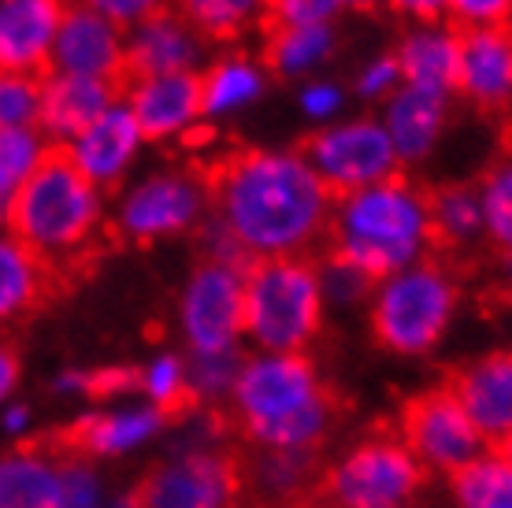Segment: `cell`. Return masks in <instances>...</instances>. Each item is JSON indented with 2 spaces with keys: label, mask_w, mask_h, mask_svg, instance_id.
Returning a JSON list of instances; mask_svg holds the SVG:
<instances>
[{
  "label": "cell",
  "mask_w": 512,
  "mask_h": 508,
  "mask_svg": "<svg viewBox=\"0 0 512 508\" xmlns=\"http://www.w3.org/2000/svg\"><path fill=\"white\" fill-rule=\"evenodd\" d=\"M212 216L234 234L245 260L312 256L327 242L334 193L301 149H238L212 175Z\"/></svg>",
  "instance_id": "6da1fadb"
},
{
  "label": "cell",
  "mask_w": 512,
  "mask_h": 508,
  "mask_svg": "<svg viewBox=\"0 0 512 508\" xmlns=\"http://www.w3.org/2000/svg\"><path fill=\"white\" fill-rule=\"evenodd\" d=\"M431 249V190H423L409 175L334 197L327 253L357 264L375 282L427 260Z\"/></svg>",
  "instance_id": "7a4b0ae2"
},
{
  "label": "cell",
  "mask_w": 512,
  "mask_h": 508,
  "mask_svg": "<svg viewBox=\"0 0 512 508\" xmlns=\"http://www.w3.org/2000/svg\"><path fill=\"white\" fill-rule=\"evenodd\" d=\"M227 405L253 449H320L334 423V401L305 353L245 356Z\"/></svg>",
  "instance_id": "3957f363"
},
{
  "label": "cell",
  "mask_w": 512,
  "mask_h": 508,
  "mask_svg": "<svg viewBox=\"0 0 512 508\" xmlns=\"http://www.w3.org/2000/svg\"><path fill=\"white\" fill-rule=\"evenodd\" d=\"M104 223V190L78 175L60 149L26 178L15 197L12 234L49 267L75 260L97 242Z\"/></svg>",
  "instance_id": "277c9868"
},
{
  "label": "cell",
  "mask_w": 512,
  "mask_h": 508,
  "mask_svg": "<svg viewBox=\"0 0 512 508\" xmlns=\"http://www.w3.org/2000/svg\"><path fill=\"white\" fill-rule=\"evenodd\" d=\"M327 301L316 256L253 260L245 267V342L256 353H308L320 338Z\"/></svg>",
  "instance_id": "5b68a950"
},
{
  "label": "cell",
  "mask_w": 512,
  "mask_h": 508,
  "mask_svg": "<svg viewBox=\"0 0 512 508\" xmlns=\"http://www.w3.org/2000/svg\"><path fill=\"white\" fill-rule=\"evenodd\" d=\"M461 286L438 260L394 271L375 282L368 301V323L375 342L394 356H427L457 319Z\"/></svg>",
  "instance_id": "8992f818"
},
{
  "label": "cell",
  "mask_w": 512,
  "mask_h": 508,
  "mask_svg": "<svg viewBox=\"0 0 512 508\" xmlns=\"http://www.w3.org/2000/svg\"><path fill=\"white\" fill-rule=\"evenodd\" d=\"M208 212H212L208 175H197L186 167H164L119 190L116 230L130 242L153 245L193 234Z\"/></svg>",
  "instance_id": "52a82bcc"
},
{
  "label": "cell",
  "mask_w": 512,
  "mask_h": 508,
  "mask_svg": "<svg viewBox=\"0 0 512 508\" xmlns=\"http://www.w3.org/2000/svg\"><path fill=\"white\" fill-rule=\"evenodd\" d=\"M420 460L394 434L364 438L346 449L323 475V494L334 508H394L420 494Z\"/></svg>",
  "instance_id": "ba28073f"
},
{
  "label": "cell",
  "mask_w": 512,
  "mask_h": 508,
  "mask_svg": "<svg viewBox=\"0 0 512 508\" xmlns=\"http://www.w3.org/2000/svg\"><path fill=\"white\" fill-rule=\"evenodd\" d=\"M301 153L334 197H346V193L405 171L379 115H349V119H334L327 127H316Z\"/></svg>",
  "instance_id": "9c48e42d"
},
{
  "label": "cell",
  "mask_w": 512,
  "mask_h": 508,
  "mask_svg": "<svg viewBox=\"0 0 512 508\" xmlns=\"http://www.w3.org/2000/svg\"><path fill=\"white\" fill-rule=\"evenodd\" d=\"M186 353H231L245 342V267L201 260L179 293Z\"/></svg>",
  "instance_id": "30bf717a"
},
{
  "label": "cell",
  "mask_w": 512,
  "mask_h": 508,
  "mask_svg": "<svg viewBox=\"0 0 512 508\" xmlns=\"http://www.w3.org/2000/svg\"><path fill=\"white\" fill-rule=\"evenodd\" d=\"M134 490L138 508H234L242 468L216 445H175Z\"/></svg>",
  "instance_id": "8fae6325"
},
{
  "label": "cell",
  "mask_w": 512,
  "mask_h": 508,
  "mask_svg": "<svg viewBox=\"0 0 512 508\" xmlns=\"http://www.w3.org/2000/svg\"><path fill=\"white\" fill-rule=\"evenodd\" d=\"M401 442L409 445V453L420 460L423 471H438V475L461 471L487 449V438L475 431V423L468 420V412L449 386L427 390L405 405Z\"/></svg>",
  "instance_id": "7c38bea8"
},
{
  "label": "cell",
  "mask_w": 512,
  "mask_h": 508,
  "mask_svg": "<svg viewBox=\"0 0 512 508\" xmlns=\"http://www.w3.org/2000/svg\"><path fill=\"white\" fill-rule=\"evenodd\" d=\"M145 145L149 141L141 134L138 119L130 115L127 101L119 97L82 134H75L67 145H60V153L75 164L78 175H86L97 190L108 193V190H123V182L138 167Z\"/></svg>",
  "instance_id": "4fadbf2b"
},
{
  "label": "cell",
  "mask_w": 512,
  "mask_h": 508,
  "mask_svg": "<svg viewBox=\"0 0 512 508\" xmlns=\"http://www.w3.org/2000/svg\"><path fill=\"white\" fill-rule=\"evenodd\" d=\"M49 71L127 82V30L71 0L64 23L56 30Z\"/></svg>",
  "instance_id": "5bb4252c"
},
{
  "label": "cell",
  "mask_w": 512,
  "mask_h": 508,
  "mask_svg": "<svg viewBox=\"0 0 512 508\" xmlns=\"http://www.w3.org/2000/svg\"><path fill=\"white\" fill-rule=\"evenodd\" d=\"M123 101L138 119L149 145L193 138L205 123V101H201V75H153L127 78Z\"/></svg>",
  "instance_id": "9a60e30c"
},
{
  "label": "cell",
  "mask_w": 512,
  "mask_h": 508,
  "mask_svg": "<svg viewBox=\"0 0 512 508\" xmlns=\"http://www.w3.org/2000/svg\"><path fill=\"white\" fill-rule=\"evenodd\" d=\"M167 423H171V412L138 397V401L101 408V412H86L67 438L75 453L101 464V460H127L145 453L167 434Z\"/></svg>",
  "instance_id": "2e32d148"
},
{
  "label": "cell",
  "mask_w": 512,
  "mask_h": 508,
  "mask_svg": "<svg viewBox=\"0 0 512 508\" xmlns=\"http://www.w3.org/2000/svg\"><path fill=\"white\" fill-rule=\"evenodd\" d=\"M208 64V41L175 8L127 30V78L201 75Z\"/></svg>",
  "instance_id": "e0dca14e"
},
{
  "label": "cell",
  "mask_w": 512,
  "mask_h": 508,
  "mask_svg": "<svg viewBox=\"0 0 512 508\" xmlns=\"http://www.w3.org/2000/svg\"><path fill=\"white\" fill-rule=\"evenodd\" d=\"M457 97L483 112L512 108V26L461 30Z\"/></svg>",
  "instance_id": "ac0fdd59"
},
{
  "label": "cell",
  "mask_w": 512,
  "mask_h": 508,
  "mask_svg": "<svg viewBox=\"0 0 512 508\" xmlns=\"http://www.w3.org/2000/svg\"><path fill=\"white\" fill-rule=\"evenodd\" d=\"M119 97H123V82L45 71L41 75L38 130L49 138L52 149H60V145H67L75 134L90 127L97 115L108 112Z\"/></svg>",
  "instance_id": "d6986e66"
},
{
  "label": "cell",
  "mask_w": 512,
  "mask_h": 508,
  "mask_svg": "<svg viewBox=\"0 0 512 508\" xmlns=\"http://www.w3.org/2000/svg\"><path fill=\"white\" fill-rule=\"evenodd\" d=\"M71 0H0V71L45 75Z\"/></svg>",
  "instance_id": "ffe728a7"
},
{
  "label": "cell",
  "mask_w": 512,
  "mask_h": 508,
  "mask_svg": "<svg viewBox=\"0 0 512 508\" xmlns=\"http://www.w3.org/2000/svg\"><path fill=\"white\" fill-rule=\"evenodd\" d=\"M449 104L453 97L416 86H397L394 97H386L379 123H383L401 167H416L435 156L438 141L449 127Z\"/></svg>",
  "instance_id": "44dd1931"
},
{
  "label": "cell",
  "mask_w": 512,
  "mask_h": 508,
  "mask_svg": "<svg viewBox=\"0 0 512 508\" xmlns=\"http://www.w3.org/2000/svg\"><path fill=\"white\" fill-rule=\"evenodd\" d=\"M449 390L487 445H498L512 431V349H498L464 364Z\"/></svg>",
  "instance_id": "7402d4cb"
},
{
  "label": "cell",
  "mask_w": 512,
  "mask_h": 508,
  "mask_svg": "<svg viewBox=\"0 0 512 508\" xmlns=\"http://www.w3.org/2000/svg\"><path fill=\"white\" fill-rule=\"evenodd\" d=\"M397 67L401 82L416 89H431L442 97H457V71H461V30L438 23H412L397 41Z\"/></svg>",
  "instance_id": "603a6c76"
},
{
  "label": "cell",
  "mask_w": 512,
  "mask_h": 508,
  "mask_svg": "<svg viewBox=\"0 0 512 508\" xmlns=\"http://www.w3.org/2000/svg\"><path fill=\"white\" fill-rule=\"evenodd\" d=\"M271 71L253 52H223L208 60L201 71V101H205V123H223L249 112L264 101Z\"/></svg>",
  "instance_id": "cb8c5ba5"
},
{
  "label": "cell",
  "mask_w": 512,
  "mask_h": 508,
  "mask_svg": "<svg viewBox=\"0 0 512 508\" xmlns=\"http://www.w3.org/2000/svg\"><path fill=\"white\" fill-rule=\"evenodd\" d=\"M338 52V26H268L264 30V52L260 60L275 78L286 82H305L316 78Z\"/></svg>",
  "instance_id": "d4e9b609"
},
{
  "label": "cell",
  "mask_w": 512,
  "mask_h": 508,
  "mask_svg": "<svg viewBox=\"0 0 512 508\" xmlns=\"http://www.w3.org/2000/svg\"><path fill=\"white\" fill-rule=\"evenodd\" d=\"M242 486L264 508H290L316 486V449H256Z\"/></svg>",
  "instance_id": "484cf974"
},
{
  "label": "cell",
  "mask_w": 512,
  "mask_h": 508,
  "mask_svg": "<svg viewBox=\"0 0 512 508\" xmlns=\"http://www.w3.org/2000/svg\"><path fill=\"white\" fill-rule=\"evenodd\" d=\"M60 457L41 445L0 449V508H56Z\"/></svg>",
  "instance_id": "4316f807"
},
{
  "label": "cell",
  "mask_w": 512,
  "mask_h": 508,
  "mask_svg": "<svg viewBox=\"0 0 512 508\" xmlns=\"http://www.w3.org/2000/svg\"><path fill=\"white\" fill-rule=\"evenodd\" d=\"M49 264L30 253L12 230H0V327L19 323L45 301Z\"/></svg>",
  "instance_id": "83f0119b"
},
{
  "label": "cell",
  "mask_w": 512,
  "mask_h": 508,
  "mask_svg": "<svg viewBox=\"0 0 512 508\" xmlns=\"http://www.w3.org/2000/svg\"><path fill=\"white\" fill-rule=\"evenodd\" d=\"M271 0H175V12L208 41H242L253 30H268Z\"/></svg>",
  "instance_id": "f1b7e54d"
},
{
  "label": "cell",
  "mask_w": 512,
  "mask_h": 508,
  "mask_svg": "<svg viewBox=\"0 0 512 508\" xmlns=\"http://www.w3.org/2000/svg\"><path fill=\"white\" fill-rule=\"evenodd\" d=\"M431 230H435V245L453 253L475 249L483 242V208H479L475 186L449 182L431 190Z\"/></svg>",
  "instance_id": "f546056e"
},
{
  "label": "cell",
  "mask_w": 512,
  "mask_h": 508,
  "mask_svg": "<svg viewBox=\"0 0 512 508\" xmlns=\"http://www.w3.org/2000/svg\"><path fill=\"white\" fill-rule=\"evenodd\" d=\"M52 156L49 138L38 127H4L0 130V230L12 227V208L26 178Z\"/></svg>",
  "instance_id": "4dcf8cb0"
},
{
  "label": "cell",
  "mask_w": 512,
  "mask_h": 508,
  "mask_svg": "<svg viewBox=\"0 0 512 508\" xmlns=\"http://www.w3.org/2000/svg\"><path fill=\"white\" fill-rule=\"evenodd\" d=\"M449 497L457 508H512V464L498 449H483L449 475Z\"/></svg>",
  "instance_id": "1f68e13d"
},
{
  "label": "cell",
  "mask_w": 512,
  "mask_h": 508,
  "mask_svg": "<svg viewBox=\"0 0 512 508\" xmlns=\"http://www.w3.org/2000/svg\"><path fill=\"white\" fill-rule=\"evenodd\" d=\"M245 353H186V405L216 408L227 405L234 394V382L242 371Z\"/></svg>",
  "instance_id": "d6a6232c"
},
{
  "label": "cell",
  "mask_w": 512,
  "mask_h": 508,
  "mask_svg": "<svg viewBox=\"0 0 512 508\" xmlns=\"http://www.w3.org/2000/svg\"><path fill=\"white\" fill-rule=\"evenodd\" d=\"M475 193L483 208V242L494 245V253H512V153L487 167Z\"/></svg>",
  "instance_id": "836d02e7"
},
{
  "label": "cell",
  "mask_w": 512,
  "mask_h": 508,
  "mask_svg": "<svg viewBox=\"0 0 512 508\" xmlns=\"http://www.w3.org/2000/svg\"><path fill=\"white\" fill-rule=\"evenodd\" d=\"M116 483L101 471V464L82 453L60 457V483H56V508H108Z\"/></svg>",
  "instance_id": "e575fe53"
},
{
  "label": "cell",
  "mask_w": 512,
  "mask_h": 508,
  "mask_svg": "<svg viewBox=\"0 0 512 508\" xmlns=\"http://www.w3.org/2000/svg\"><path fill=\"white\" fill-rule=\"evenodd\" d=\"M134 390L141 394V401L164 408V412L186 405V356L175 349L149 356L145 368L134 371Z\"/></svg>",
  "instance_id": "d590c367"
},
{
  "label": "cell",
  "mask_w": 512,
  "mask_h": 508,
  "mask_svg": "<svg viewBox=\"0 0 512 508\" xmlns=\"http://www.w3.org/2000/svg\"><path fill=\"white\" fill-rule=\"evenodd\" d=\"M316 271H320V290L327 308L349 312V308H360L364 301H372L375 279L364 275L357 264H349V260H342V256L334 253H323L316 260Z\"/></svg>",
  "instance_id": "8d00e7d4"
},
{
  "label": "cell",
  "mask_w": 512,
  "mask_h": 508,
  "mask_svg": "<svg viewBox=\"0 0 512 508\" xmlns=\"http://www.w3.org/2000/svg\"><path fill=\"white\" fill-rule=\"evenodd\" d=\"M41 75L0 71V130L4 127H38Z\"/></svg>",
  "instance_id": "74e56055"
},
{
  "label": "cell",
  "mask_w": 512,
  "mask_h": 508,
  "mask_svg": "<svg viewBox=\"0 0 512 508\" xmlns=\"http://www.w3.org/2000/svg\"><path fill=\"white\" fill-rule=\"evenodd\" d=\"M346 104H349V89L342 82H334V78H320V75L305 78L301 89H297V108L316 127H327L334 119H342Z\"/></svg>",
  "instance_id": "f35d334b"
},
{
  "label": "cell",
  "mask_w": 512,
  "mask_h": 508,
  "mask_svg": "<svg viewBox=\"0 0 512 508\" xmlns=\"http://www.w3.org/2000/svg\"><path fill=\"white\" fill-rule=\"evenodd\" d=\"M397 86H405V82H401L397 56L394 52H375L372 60H364V64L357 67V78H353V97L383 104L386 97H394Z\"/></svg>",
  "instance_id": "ab89813d"
},
{
  "label": "cell",
  "mask_w": 512,
  "mask_h": 508,
  "mask_svg": "<svg viewBox=\"0 0 512 508\" xmlns=\"http://www.w3.org/2000/svg\"><path fill=\"white\" fill-rule=\"evenodd\" d=\"M342 15L338 0H271L268 26H316Z\"/></svg>",
  "instance_id": "60d3db41"
},
{
  "label": "cell",
  "mask_w": 512,
  "mask_h": 508,
  "mask_svg": "<svg viewBox=\"0 0 512 508\" xmlns=\"http://www.w3.org/2000/svg\"><path fill=\"white\" fill-rule=\"evenodd\" d=\"M449 23L457 30L512 26V0H449Z\"/></svg>",
  "instance_id": "b9f144b4"
},
{
  "label": "cell",
  "mask_w": 512,
  "mask_h": 508,
  "mask_svg": "<svg viewBox=\"0 0 512 508\" xmlns=\"http://www.w3.org/2000/svg\"><path fill=\"white\" fill-rule=\"evenodd\" d=\"M75 4H86V8H93L104 19H112L123 30L153 19V15L167 12V8H175V0H75Z\"/></svg>",
  "instance_id": "7bdbcfd3"
},
{
  "label": "cell",
  "mask_w": 512,
  "mask_h": 508,
  "mask_svg": "<svg viewBox=\"0 0 512 508\" xmlns=\"http://www.w3.org/2000/svg\"><path fill=\"white\" fill-rule=\"evenodd\" d=\"M197 234V249H201V260H216V264H242L249 267V260H245L242 245L234 242V234L223 223H219L212 212L205 216V223L193 230Z\"/></svg>",
  "instance_id": "ee69618b"
},
{
  "label": "cell",
  "mask_w": 512,
  "mask_h": 508,
  "mask_svg": "<svg viewBox=\"0 0 512 508\" xmlns=\"http://www.w3.org/2000/svg\"><path fill=\"white\" fill-rule=\"evenodd\" d=\"M386 8L405 23H438L449 19V0H383Z\"/></svg>",
  "instance_id": "f6af8a7d"
},
{
  "label": "cell",
  "mask_w": 512,
  "mask_h": 508,
  "mask_svg": "<svg viewBox=\"0 0 512 508\" xmlns=\"http://www.w3.org/2000/svg\"><path fill=\"white\" fill-rule=\"evenodd\" d=\"M30 431H34V408L12 397L8 405L0 408V434L12 445H23L30 438Z\"/></svg>",
  "instance_id": "bcb514c9"
},
{
  "label": "cell",
  "mask_w": 512,
  "mask_h": 508,
  "mask_svg": "<svg viewBox=\"0 0 512 508\" xmlns=\"http://www.w3.org/2000/svg\"><path fill=\"white\" fill-rule=\"evenodd\" d=\"M19 379H23L19 353H15L8 342H0V408L15 397V390H19Z\"/></svg>",
  "instance_id": "7dc6e473"
},
{
  "label": "cell",
  "mask_w": 512,
  "mask_h": 508,
  "mask_svg": "<svg viewBox=\"0 0 512 508\" xmlns=\"http://www.w3.org/2000/svg\"><path fill=\"white\" fill-rule=\"evenodd\" d=\"M494 282H498V293H505V297L512 301V253H498Z\"/></svg>",
  "instance_id": "c3c4849f"
},
{
  "label": "cell",
  "mask_w": 512,
  "mask_h": 508,
  "mask_svg": "<svg viewBox=\"0 0 512 508\" xmlns=\"http://www.w3.org/2000/svg\"><path fill=\"white\" fill-rule=\"evenodd\" d=\"M383 0H338V8L342 12H372V8H379Z\"/></svg>",
  "instance_id": "681fc988"
},
{
  "label": "cell",
  "mask_w": 512,
  "mask_h": 508,
  "mask_svg": "<svg viewBox=\"0 0 512 508\" xmlns=\"http://www.w3.org/2000/svg\"><path fill=\"white\" fill-rule=\"evenodd\" d=\"M498 453L512 464V431L505 434V438H501V442H498Z\"/></svg>",
  "instance_id": "f907efd6"
},
{
  "label": "cell",
  "mask_w": 512,
  "mask_h": 508,
  "mask_svg": "<svg viewBox=\"0 0 512 508\" xmlns=\"http://www.w3.org/2000/svg\"><path fill=\"white\" fill-rule=\"evenodd\" d=\"M394 508H412V505H394Z\"/></svg>",
  "instance_id": "816d5d0a"
}]
</instances>
